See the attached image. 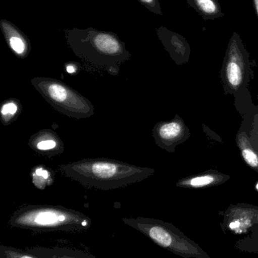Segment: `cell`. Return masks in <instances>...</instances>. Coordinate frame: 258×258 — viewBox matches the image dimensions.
<instances>
[{
	"mask_svg": "<svg viewBox=\"0 0 258 258\" xmlns=\"http://www.w3.org/2000/svg\"><path fill=\"white\" fill-rule=\"evenodd\" d=\"M38 258H97L92 254L68 247H33L25 250Z\"/></svg>",
	"mask_w": 258,
	"mask_h": 258,
	"instance_id": "cell-9",
	"label": "cell"
},
{
	"mask_svg": "<svg viewBox=\"0 0 258 258\" xmlns=\"http://www.w3.org/2000/svg\"><path fill=\"white\" fill-rule=\"evenodd\" d=\"M30 83L42 98L59 113L78 119L93 116L95 110L92 103L62 81L46 77H35Z\"/></svg>",
	"mask_w": 258,
	"mask_h": 258,
	"instance_id": "cell-5",
	"label": "cell"
},
{
	"mask_svg": "<svg viewBox=\"0 0 258 258\" xmlns=\"http://www.w3.org/2000/svg\"><path fill=\"white\" fill-rule=\"evenodd\" d=\"M0 258H38L27 251L18 249L13 247H0Z\"/></svg>",
	"mask_w": 258,
	"mask_h": 258,
	"instance_id": "cell-13",
	"label": "cell"
},
{
	"mask_svg": "<svg viewBox=\"0 0 258 258\" xmlns=\"http://www.w3.org/2000/svg\"><path fill=\"white\" fill-rule=\"evenodd\" d=\"M0 27L9 48L19 58L24 59L31 51L28 38L15 24L7 20L0 21Z\"/></svg>",
	"mask_w": 258,
	"mask_h": 258,
	"instance_id": "cell-7",
	"label": "cell"
},
{
	"mask_svg": "<svg viewBox=\"0 0 258 258\" xmlns=\"http://www.w3.org/2000/svg\"><path fill=\"white\" fill-rule=\"evenodd\" d=\"M66 71H68L69 74H73L75 71V68L73 65H68L66 67Z\"/></svg>",
	"mask_w": 258,
	"mask_h": 258,
	"instance_id": "cell-17",
	"label": "cell"
},
{
	"mask_svg": "<svg viewBox=\"0 0 258 258\" xmlns=\"http://www.w3.org/2000/svg\"><path fill=\"white\" fill-rule=\"evenodd\" d=\"M253 3H254V9H255L256 15L258 18V0H253Z\"/></svg>",
	"mask_w": 258,
	"mask_h": 258,
	"instance_id": "cell-18",
	"label": "cell"
},
{
	"mask_svg": "<svg viewBox=\"0 0 258 258\" xmlns=\"http://www.w3.org/2000/svg\"><path fill=\"white\" fill-rule=\"evenodd\" d=\"M122 221L156 245L177 255L186 258H210L196 243L169 223L143 217L123 218Z\"/></svg>",
	"mask_w": 258,
	"mask_h": 258,
	"instance_id": "cell-4",
	"label": "cell"
},
{
	"mask_svg": "<svg viewBox=\"0 0 258 258\" xmlns=\"http://www.w3.org/2000/svg\"><path fill=\"white\" fill-rule=\"evenodd\" d=\"M9 224L35 232H79L89 230L92 221L82 212L63 206L28 205L12 214Z\"/></svg>",
	"mask_w": 258,
	"mask_h": 258,
	"instance_id": "cell-3",
	"label": "cell"
},
{
	"mask_svg": "<svg viewBox=\"0 0 258 258\" xmlns=\"http://www.w3.org/2000/svg\"><path fill=\"white\" fill-rule=\"evenodd\" d=\"M20 102L16 99H9L2 105L0 115L3 125H10L20 113Z\"/></svg>",
	"mask_w": 258,
	"mask_h": 258,
	"instance_id": "cell-12",
	"label": "cell"
},
{
	"mask_svg": "<svg viewBox=\"0 0 258 258\" xmlns=\"http://www.w3.org/2000/svg\"><path fill=\"white\" fill-rule=\"evenodd\" d=\"M66 40L76 56L92 64L111 68H119L131 57L126 44L118 35L110 32L87 29H68Z\"/></svg>",
	"mask_w": 258,
	"mask_h": 258,
	"instance_id": "cell-2",
	"label": "cell"
},
{
	"mask_svg": "<svg viewBox=\"0 0 258 258\" xmlns=\"http://www.w3.org/2000/svg\"><path fill=\"white\" fill-rule=\"evenodd\" d=\"M138 1L152 13L156 14V15H163L159 0H138Z\"/></svg>",
	"mask_w": 258,
	"mask_h": 258,
	"instance_id": "cell-14",
	"label": "cell"
},
{
	"mask_svg": "<svg viewBox=\"0 0 258 258\" xmlns=\"http://www.w3.org/2000/svg\"><path fill=\"white\" fill-rule=\"evenodd\" d=\"M242 156L245 162L252 167H256L258 165V156L254 152L251 150L245 149L242 151Z\"/></svg>",
	"mask_w": 258,
	"mask_h": 258,
	"instance_id": "cell-15",
	"label": "cell"
},
{
	"mask_svg": "<svg viewBox=\"0 0 258 258\" xmlns=\"http://www.w3.org/2000/svg\"><path fill=\"white\" fill-rule=\"evenodd\" d=\"M257 221H258V215H257Z\"/></svg>",
	"mask_w": 258,
	"mask_h": 258,
	"instance_id": "cell-20",
	"label": "cell"
},
{
	"mask_svg": "<svg viewBox=\"0 0 258 258\" xmlns=\"http://www.w3.org/2000/svg\"><path fill=\"white\" fill-rule=\"evenodd\" d=\"M181 125L177 122L160 124L153 131L154 137L160 142L168 144L174 141L181 133Z\"/></svg>",
	"mask_w": 258,
	"mask_h": 258,
	"instance_id": "cell-11",
	"label": "cell"
},
{
	"mask_svg": "<svg viewBox=\"0 0 258 258\" xmlns=\"http://www.w3.org/2000/svg\"><path fill=\"white\" fill-rule=\"evenodd\" d=\"M257 189H258V183H257Z\"/></svg>",
	"mask_w": 258,
	"mask_h": 258,
	"instance_id": "cell-19",
	"label": "cell"
},
{
	"mask_svg": "<svg viewBox=\"0 0 258 258\" xmlns=\"http://www.w3.org/2000/svg\"><path fill=\"white\" fill-rule=\"evenodd\" d=\"M62 174L85 187L111 190L142 181L151 175L150 168L104 158L84 159L60 166Z\"/></svg>",
	"mask_w": 258,
	"mask_h": 258,
	"instance_id": "cell-1",
	"label": "cell"
},
{
	"mask_svg": "<svg viewBox=\"0 0 258 258\" xmlns=\"http://www.w3.org/2000/svg\"><path fill=\"white\" fill-rule=\"evenodd\" d=\"M157 33L165 48L171 53L173 57L183 59L187 56L189 52V44L183 36L165 27L158 28Z\"/></svg>",
	"mask_w": 258,
	"mask_h": 258,
	"instance_id": "cell-8",
	"label": "cell"
},
{
	"mask_svg": "<svg viewBox=\"0 0 258 258\" xmlns=\"http://www.w3.org/2000/svg\"><path fill=\"white\" fill-rule=\"evenodd\" d=\"M28 145L32 150L48 157L60 155L64 151V144L57 134L50 129H42L29 139Z\"/></svg>",
	"mask_w": 258,
	"mask_h": 258,
	"instance_id": "cell-6",
	"label": "cell"
},
{
	"mask_svg": "<svg viewBox=\"0 0 258 258\" xmlns=\"http://www.w3.org/2000/svg\"><path fill=\"white\" fill-rule=\"evenodd\" d=\"M214 181V177L212 176H203V177H195L192 179L190 184L193 186H203L210 184Z\"/></svg>",
	"mask_w": 258,
	"mask_h": 258,
	"instance_id": "cell-16",
	"label": "cell"
},
{
	"mask_svg": "<svg viewBox=\"0 0 258 258\" xmlns=\"http://www.w3.org/2000/svg\"><path fill=\"white\" fill-rule=\"evenodd\" d=\"M190 7L204 20H215L224 17L218 0H186Z\"/></svg>",
	"mask_w": 258,
	"mask_h": 258,
	"instance_id": "cell-10",
	"label": "cell"
}]
</instances>
